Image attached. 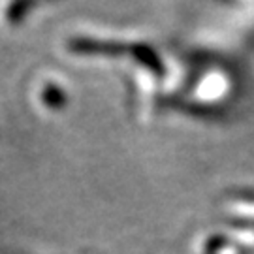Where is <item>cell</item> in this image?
Instances as JSON below:
<instances>
[{
    "instance_id": "obj_1",
    "label": "cell",
    "mask_w": 254,
    "mask_h": 254,
    "mask_svg": "<svg viewBox=\"0 0 254 254\" xmlns=\"http://www.w3.org/2000/svg\"><path fill=\"white\" fill-rule=\"evenodd\" d=\"M44 100H46V104L49 106V108H57V106L63 102V94L59 92V89H57V87H53V85H47L46 92H44Z\"/></svg>"
}]
</instances>
